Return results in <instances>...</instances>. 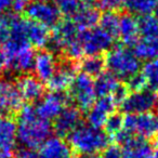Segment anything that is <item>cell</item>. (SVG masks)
<instances>
[{
    "instance_id": "cell-38",
    "label": "cell",
    "mask_w": 158,
    "mask_h": 158,
    "mask_svg": "<svg viewBox=\"0 0 158 158\" xmlns=\"http://www.w3.org/2000/svg\"><path fill=\"white\" fill-rule=\"evenodd\" d=\"M31 0H13V5H12V9L15 12L25 11L26 7L28 6Z\"/></svg>"
},
{
    "instance_id": "cell-46",
    "label": "cell",
    "mask_w": 158,
    "mask_h": 158,
    "mask_svg": "<svg viewBox=\"0 0 158 158\" xmlns=\"http://www.w3.org/2000/svg\"><path fill=\"white\" fill-rule=\"evenodd\" d=\"M1 154H3V153H1V152H0V155H1Z\"/></svg>"
},
{
    "instance_id": "cell-40",
    "label": "cell",
    "mask_w": 158,
    "mask_h": 158,
    "mask_svg": "<svg viewBox=\"0 0 158 158\" xmlns=\"http://www.w3.org/2000/svg\"><path fill=\"white\" fill-rule=\"evenodd\" d=\"M13 0H0V15L5 14L8 10L12 9Z\"/></svg>"
},
{
    "instance_id": "cell-11",
    "label": "cell",
    "mask_w": 158,
    "mask_h": 158,
    "mask_svg": "<svg viewBox=\"0 0 158 158\" xmlns=\"http://www.w3.org/2000/svg\"><path fill=\"white\" fill-rule=\"evenodd\" d=\"M121 145L123 158H158V148L146 139L130 136Z\"/></svg>"
},
{
    "instance_id": "cell-25",
    "label": "cell",
    "mask_w": 158,
    "mask_h": 158,
    "mask_svg": "<svg viewBox=\"0 0 158 158\" xmlns=\"http://www.w3.org/2000/svg\"><path fill=\"white\" fill-rule=\"evenodd\" d=\"M133 52L140 60L158 59V37L155 38H141L134 44Z\"/></svg>"
},
{
    "instance_id": "cell-45",
    "label": "cell",
    "mask_w": 158,
    "mask_h": 158,
    "mask_svg": "<svg viewBox=\"0 0 158 158\" xmlns=\"http://www.w3.org/2000/svg\"><path fill=\"white\" fill-rule=\"evenodd\" d=\"M44 1H49V2H53V1H56V0H44Z\"/></svg>"
},
{
    "instance_id": "cell-3",
    "label": "cell",
    "mask_w": 158,
    "mask_h": 158,
    "mask_svg": "<svg viewBox=\"0 0 158 158\" xmlns=\"http://www.w3.org/2000/svg\"><path fill=\"white\" fill-rule=\"evenodd\" d=\"M110 142V136L100 128L80 125L69 134V146L73 151L84 155H92L103 151Z\"/></svg>"
},
{
    "instance_id": "cell-10",
    "label": "cell",
    "mask_w": 158,
    "mask_h": 158,
    "mask_svg": "<svg viewBox=\"0 0 158 158\" xmlns=\"http://www.w3.org/2000/svg\"><path fill=\"white\" fill-rule=\"evenodd\" d=\"M22 103L16 85L7 78L0 79V117H10L19 112Z\"/></svg>"
},
{
    "instance_id": "cell-32",
    "label": "cell",
    "mask_w": 158,
    "mask_h": 158,
    "mask_svg": "<svg viewBox=\"0 0 158 158\" xmlns=\"http://www.w3.org/2000/svg\"><path fill=\"white\" fill-rule=\"evenodd\" d=\"M57 8L64 15L73 18L80 8L85 5L81 0H56Z\"/></svg>"
},
{
    "instance_id": "cell-18",
    "label": "cell",
    "mask_w": 158,
    "mask_h": 158,
    "mask_svg": "<svg viewBox=\"0 0 158 158\" xmlns=\"http://www.w3.org/2000/svg\"><path fill=\"white\" fill-rule=\"evenodd\" d=\"M15 85L23 101L38 102L44 95L42 82L35 76L28 74L21 75Z\"/></svg>"
},
{
    "instance_id": "cell-39",
    "label": "cell",
    "mask_w": 158,
    "mask_h": 158,
    "mask_svg": "<svg viewBox=\"0 0 158 158\" xmlns=\"http://www.w3.org/2000/svg\"><path fill=\"white\" fill-rule=\"evenodd\" d=\"M8 68V59L3 48H0V73L5 72Z\"/></svg>"
},
{
    "instance_id": "cell-31",
    "label": "cell",
    "mask_w": 158,
    "mask_h": 158,
    "mask_svg": "<svg viewBox=\"0 0 158 158\" xmlns=\"http://www.w3.org/2000/svg\"><path fill=\"white\" fill-rule=\"evenodd\" d=\"M105 132L108 136H116L123 130V117L119 114H114L107 119L104 125Z\"/></svg>"
},
{
    "instance_id": "cell-30",
    "label": "cell",
    "mask_w": 158,
    "mask_h": 158,
    "mask_svg": "<svg viewBox=\"0 0 158 158\" xmlns=\"http://www.w3.org/2000/svg\"><path fill=\"white\" fill-rule=\"evenodd\" d=\"M141 74L144 77L146 87L153 91L158 89V59L146 61L142 67Z\"/></svg>"
},
{
    "instance_id": "cell-7",
    "label": "cell",
    "mask_w": 158,
    "mask_h": 158,
    "mask_svg": "<svg viewBox=\"0 0 158 158\" xmlns=\"http://www.w3.org/2000/svg\"><path fill=\"white\" fill-rule=\"evenodd\" d=\"M79 41L84 54L101 55L112 48L114 38L99 26H94L80 31Z\"/></svg>"
},
{
    "instance_id": "cell-13",
    "label": "cell",
    "mask_w": 158,
    "mask_h": 158,
    "mask_svg": "<svg viewBox=\"0 0 158 158\" xmlns=\"http://www.w3.org/2000/svg\"><path fill=\"white\" fill-rule=\"evenodd\" d=\"M115 108L116 103L112 98H99L87 110L88 125L101 129L105 125L107 119L115 113Z\"/></svg>"
},
{
    "instance_id": "cell-35",
    "label": "cell",
    "mask_w": 158,
    "mask_h": 158,
    "mask_svg": "<svg viewBox=\"0 0 158 158\" xmlns=\"http://www.w3.org/2000/svg\"><path fill=\"white\" fill-rule=\"evenodd\" d=\"M100 158H123V152L121 147L118 145H107L102 152Z\"/></svg>"
},
{
    "instance_id": "cell-29",
    "label": "cell",
    "mask_w": 158,
    "mask_h": 158,
    "mask_svg": "<svg viewBox=\"0 0 158 158\" xmlns=\"http://www.w3.org/2000/svg\"><path fill=\"white\" fill-rule=\"evenodd\" d=\"M139 33L142 38L158 37V20L154 15H143L138 20Z\"/></svg>"
},
{
    "instance_id": "cell-43",
    "label": "cell",
    "mask_w": 158,
    "mask_h": 158,
    "mask_svg": "<svg viewBox=\"0 0 158 158\" xmlns=\"http://www.w3.org/2000/svg\"><path fill=\"white\" fill-rule=\"evenodd\" d=\"M0 158H12V157H11V155H8V154H1Z\"/></svg>"
},
{
    "instance_id": "cell-27",
    "label": "cell",
    "mask_w": 158,
    "mask_h": 158,
    "mask_svg": "<svg viewBox=\"0 0 158 158\" xmlns=\"http://www.w3.org/2000/svg\"><path fill=\"white\" fill-rule=\"evenodd\" d=\"M157 5L158 0H127L125 6L131 14L143 16L154 12Z\"/></svg>"
},
{
    "instance_id": "cell-16",
    "label": "cell",
    "mask_w": 158,
    "mask_h": 158,
    "mask_svg": "<svg viewBox=\"0 0 158 158\" xmlns=\"http://www.w3.org/2000/svg\"><path fill=\"white\" fill-rule=\"evenodd\" d=\"M59 66V62L52 51L44 50L35 55L33 70L35 77L41 82H48Z\"/></svg>"
},
{
    "instance_id": "cell-19",
    "label": "cell",
    "mask_w": 158,
    "mask_h": 158,
    "mask_svg": "<svg viewBox=\"0 0 158 158\" xmlns=\"http://www.w3.org/2000/svg\"><path fill=\"white\" fill-rule=\"evenodd\" d=\"M39 158H74L73 149L61 138H49L40 146Z\"/></svg>"
},
{
    "instance_id": "cell-37",
    "label": "cell",
    "mask_w": 158,
    "mask_h": 158,
    "mask_svg": "<svg viewBox=\"0 0 158 158\" xmlns=\"http://www.w3.org/2000/svg\"><path fill=\"white\" fill-rule=\"evenodd\" d=\"M14 158H39V154L34 148H28V147H21L15 153Z\"/></svg>"
},
{
    "instance_id": "cell-14",
    "label": "cell",
    "mask_w": 158,
    "mask_h": 158,
    "mask_svg": "<svg viewBox=\"0 0 158 158\" xmlns=\"http://www.w3.org/2000/svg\"><path fill=\"white\" fill-rule=\"evenodd\" d=\"M80 125H81L80 110L74 106H66L54 119L53 130L59 135V138L69 136V134Z\"/></svg>"
},
{
    "instance_id": "cell-22",
    "label": "cell",
    "mask_w": 158,
    "mask_h": 158,
    "mask_svg": "<svg viewBox=\"0 0 158 158\" xmlns=\"http://www.w3.org/2000/svg\"><path fill=\"white\" fill-rule=\"evenodd\" d=\"M26 39L31 47L44 48L50 41L49 28L35 23L33 21H26Z\"/></svg>"
},
{
    "instance_id": "cell-17",
    "label": "cell",
    "mask_w": 158,
    "mask_h": 158,
    "mask_svg": "<svg viewBox=\"0 0 158 158\" xmlns=\"http://www.w3.org/2000/svg\"><path fill=\"white\" fill-rule=\"evenodd\" d=\"M76 66L70 60L59 64L56 70L47 84L52 92H63L69 88L76 76Z\"/></svg>"
},
{
    "instance_id": "cell-9",
    "label": "cell",
    "mask_w": 158,
    "mask_h": 158,
    "mask_svg": "<svg viewBox=\"0 0 158 158\" xmlns=\"http://www.w3.org/2000/svg\"><path fill=\"white\" fill-rule=\"evenodd\" d=\"M123 129L132 136L148 139L157 133L154 115L151 113L127 115L123 117Z\"/></svg>"
},
{
    "instance_id": "cell-4",
    "label": "cell",
    "mask_w": 158,
    "mask_h": 158,
    "mask_svg": "<svg viewBox=\"0 0 158 158\" xmlns=\"http://www.w3.org/2000/svg\"><path fill=\"white\" fill-rule=\"evenodd\" d=\"M105 66L110 70V74L117 79L128 80L140 72V59L134 52L126 46L112 47L107 51L105 59Z\"/></svg>"
},
{
    "instance_id": "cell-33",
    "label": "cell",
    "mask_w": 158,
    "mask_h": 158,
    "mask_svg": "<svg viewBox=\"0 0 158 158\" xmlns=\"http://www.w3.org/2000/svg\"><path fill=\"white\" fill-rule=\"evenodd\" d=\"M11 15L2 14L0 15V44H5L10 34Z\"/></svg>"
},
{
    "instance_id": "cell-42",
    "label": "cell",
    "mask_w": 158,
    "mask_h": 158,
    "mask_svg": "<svg viewBox=\"0 0 158 158\" xmlns=\"http://www.w3.org/2000/svg\"><path fill=\"white\" fill-rule=\"evenodd\" d=\"M81 158H100V156H98L97 154H92V155H84Z\"/></svg>"
},
{
    "instance_id": "cell-36",
    "label": "cell",
    "mask_w": 158,
    "mask_h": 158,
    "mask_svg": "<svg viewBox=\"0 0 158 158\" xmlns=\"http://www.w3.org/2000/svg\"><path fill=\"white\" fill-rule=\"evenodd\" d=\"M98 2L106 10L115 11L116 9H119L123 6L126 5L127 0H98Z\"/></svg>"
},
{
    "instance_id": "cell-15",
    "label": "cell",
    "mask_w": 158,
    "mask_h": 158,
    "mask_svg": "<svg viewBox=\"0 0 158 158\" xmlns=\"http://www.w3.org/2000/svg\"><path fill=\"white\" fill-rule=\"evenodd\" d=\"M6 55L8 59V68L11 72L26 75L29 70L33 69L36 54L34 53L33 48L31 46L6 52Z\"/></svg>"
},
{
    "instance_id": "cell-44",
    "label": "cell",
    "mask_w": 158,
    "mask_h": 158,
    "mask_svg": "<svg viewBox=\"0 0 158 158\" xmlns=\"http://www.w3.org/2000/svg\"><path fill=\"white\" fill-rule=\"evenodd\" d=\"M154 12H155V15H154V16H155V18L158 20V5H157V7L155 8V10H154Z\"/></svg>"
},
{
    "instance_id": "cell-28",
    "label": "cell",
    "mask_w": 158,
    "mask_h": 158,
    "mask_svg": "<svg viewBox=\"0 0 158 158\" xmlns=\"http://www.w3.org/2000/svg\"><path fill=\"white\" fill-rule=\"evenodd\" d=\"M118 23H119V15L115 11L106 10L102 15H100L99 27L103 29L105 33H107L110 36H112L114 39L117 37Z\"/></svg>"
},
{
    "instance_id": "cell-6",
    "label": "cell",
    "mask_w": 158,
    "mask_h": 158,
    "mask_svg": "<svg viewBox=\"0 0 158 158\" xmlns=\"http://www.w3.org/2000/svg\"><path fill=\"white\" fill-rule=\"evenodd\" d=\"M25 13L29 21L38 23L47 28H54L61 22V12L57 6L44 0L29 1L25 9Z\"/></svg>"
},
{
    "instance_id": "cell-21",
    "label": "cell",
    "mask_w": 158,
    "mask_h": 158,
    "mask_svg": "<svg viewBox=\"0 0 158 158\" xmlns=\"http://www.w3.org/2000/svg\"><path fill=\"white\" fill-rule=\"evenodd\" d=\"M18 141L16 123L11 117H0V152L11 155Z\"/></svg>"
},
{
    "instance_id": "cell-12",
    "label": "cell",
    "mask_w": 158,
    "mask_h": 158,
    "mask_svg": "<svg viewBox=\"0 0 158 158\" xmlns=\"http://www.w3.org/2000/svg\"><path fill=\"white\" fill-rule=\"evenodd\" d=\"M68 98L63 92H52L46 94L38 101L35 110L41 117L50 121L54 120L56 116L66 107Z\"/></svg>"
},
{
    "instance_id": "cell-1",
    "label": "cell",
    "mask_w": 158,
    "mask_h": 158,
    "mask_svg": "<svg viewBox=\"0 0 158 158\" xmlns=\"http://www.w3.org/2000/svg\"><path fill=\"white\" fill-rule=\"evenodd\" d=\"M15 123L18 141L23 147L35 149L50 138V123L40 116L33 106L21 108Z\"/></svg>"
},
{
    "instance_id": "cell-34",
    "label": "cell",
    "mask_w": 158,
    "mask_h": 158,
    "mask_svg": "<svg viewBox=\"0 0 158 158\" xmlns=\"http://www.w3.org/2000/svg\"><path fill=\"white\" fill-rule=\"evenodd\" d=\"M127 89L133 92V91H140L143 89H146V82L144 80V77L142 76L141 73H138L134 76L130 77L127 80Z\"/></svg>"
},
{
    "instance_id": "cell-23",
    "label": "cell",
    "mask_w": 158,
    "mask_h": 158,
    "mask_svg": "<svg viewBox=\"0 0 158 158\" xmlns=\"http://www.w3.org/2000/svg\"><path fill=\"white\" fill-rule=\"evenodd\" d=\"M100 13L93 6L84 5L77 11V13L72 18L74 24L78 27L80 31L92 28L99 23Z\"/></svg>"
},
{
    "instance_id": "cell-41",
    "label": "cell",
    "mask_w": 158,
    "mask_h": 158,
    "mask_svg": "<svg viewBox=\"0 0 158 158\" xmlns=\"http://www.w3.org/2000/svg\"><path fill=\"white\" fill-rule=\"evenodd\" d=\"M154 118H155V123H156V128H157V133H158V106H156V110H155V114H154Z\"/></svg>"
},
{
    "instance_id": "cell-8",
    "label": "cell",
    "mask_w": 158,
    "mask_h": 158,
    "mask_svg": "<svg viewBox=\"0 0 158 158\" xmlns=\"http://www.w3.org/2000/svg\"><path fill=\"white\" fill-rule=\"evenodd\" d=\"M158 98L151 89H143L128 93L120 106L127 115L146 114L155 110L157 106Z\"/></svg>"
},
{
    "instance_id": "cell-2",
    "label": "cell",
    "mask_w": 158,
    "mask_h": 158,
    "mask_svg": "<svg viewBox=\"0 0 158 158\" xmlns=\"http://www.w3.org/2000/svg\"><path fill=\"white\" fill-rule=\"evenodd\" d=\"M80 29L74 24L72 20L60 22L54 27V31L51 35L49 44L52 50L63 52L68 60H77L84 55L80 46L79 37Z\"/></svg>"
},
{
    "instance_id": "cell-24",
    "label": "cell",
    "mask_w": 158,
    "mask_h": 158,
    "mask_svg": "<svg viewBox=\"0 0 158 158\" xmlns=\"http://www.w3.org/2000/svg\"><path fill=\"white\" fill-rule=\"evenodd\" d=\"M120 86L121 84L118 81V79L110 73H103L94 80L95 93L97 97L100 98H113Z\"/></svg>"
},
{
    "instance_id": "cell-20",
    "label": "cell",
    "mask_w": 158,
    "mask_h": 158,
    "mask_svg": "<svg viewBox=\"0 0 158 158\" xmlns=\"http://www.w3.org/2000/svg\"><path fill=\"white\" fill-rule=\"evenodd\" d=\"M117 36L120 38L126 47L132 46L139 40V23L138 20L132 14L126 13L119 16L118 23V31Z\"/></svg>"
},
{
    "instance_id": "cell-26",
    "label": "cell",
    "mask_w": 158,
    "mask_h": 158,
    "mask_svg": "<svg viewBox=\"0 0 158 158\" xmlns=\"http://www.w3.org/2000/svg\"><path fill=\"white\" fill-rule=\"evenodd\" d=\"M105 68V60L102 57V55H87L80 63V69L82 74L87 75L89 77L100 76L104 73Z\"/></svg>"
},
{
    "instance_id": "cell-5",
    "label": "cell",
    "mask_w": 158,
    "mask_h": 158,
    "mask_svg": "<svg viewBox=\"0 0 158 158\" xmlns=\"http://www.w3.org/2000/svg\"><path fill=\"white\" fill-rule=\"evenodd\" d=\"M68 90L70 100L79 110H88L97 100L94 80L82 73L75 76Z\"/></svg>"
}]
</instances>
